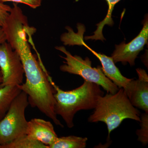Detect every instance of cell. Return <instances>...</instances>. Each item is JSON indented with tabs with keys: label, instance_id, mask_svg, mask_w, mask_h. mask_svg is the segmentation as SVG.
Returning <instances> with one entry per match:
<instances>
[{
	"label": "cell",
	"instance_id": "cell-1",
	"mask_svg": "<svg viewBox=\"0 0 148 148\" xmlns=\"http://www.w3.org/2000/svg\"><path fill=\"white\" fill-rule=\"evenodd\" d=\"M30 28L27 16L19 10L12 12L2 27L7 42L18 53L23 65L26 82L18 87L28 95L29 105L63 127L55 113V91L49 75L32 53L28 43L27 35Z\"/></svg>",
	"mask_w": 148,
	"mask_h": 148
},
{
	"label": "cell",
	"instance_id": "cell-2",
	"mask_svg": "<svg viewBox=\"0 0 148 148\" xmlns=\"http://www.w3.org/2000/svg\"><path fill=\"white\" fill-rule=\"evenodd\" d=\"M49 79L55 91L56 114L61 116L69 128L74 127V116L78 112L94 109L99 98L104 95L101 86L94 83L84 80L75 89L64 91L56 84L49 75Z\"/></svg>",
	"mask_w": 148,
	"mask_h": 148
},
{
	"label": "cell",
	"instance_id": "cell-3",
	"mask_svg": "<svg viewBox=\"0 0 148 148\" xmlns=\"http://www.w3.org/2000/svg\"><path fill=\"white\" fill-rule=\"evenodd\" d=\"M92 114L88 119L90 123L103 122L107 125L108 138L125 119L140 122V112L130 103L124 89L120 88L116 93H108L99 98Z\"/></svg>",
	"mask_w": 148,
	"mask_h": 148
},
{
	"label": "cell",
	"instance_id": "cell-4",
	"mask_svg": "<svg viewBox=\"0 0 148 148\" xmlns=\"http://www.w3.org/2000/svg\"><path fill=\"white\" fill-rule=\"evenodd\" d=\"M55 48L66 55L65 57L60 56L65 60L63 62L64 64L60 67L61 71L79 75L84 80L98 84L108 93L114 94L119 89L105 75L101 66L92 67V62L88 57L83 59L78 56H73L64 47H56Z\"/></svg>",
	"mask_w": 148,
	"mask_h": 148
},
{
	"label": "cell",
	"instance_id": "cell-5",
	"mask_svg": "<svg viewBox=\"0 0 148 148\" xmlns=\"http://www.w3.org/2000/svg\"><path fill=\"white\" fill-rule=\"evenodd\" d=\"M29 105L28 95L22 91L12 101L7 112L0 121L1 147L27 134L28 121L25 111Z\"/></svg>",
	"mask_w": 148,
	"mask_h": 148
},
{
	"label": "cell",
	"instance_id": "cell-6",
	"mask_svg": "<svg viewBox=\"0 0 148 148\" xmlns=\"http://www.w3.org/2000/svg\"><path fill=\"white\" fill-rule=\"evenodd\" d=\"M0 71L2 87L23 83L24 71L20 57L7 42L0 45Z\"/></svg>",
	"mask_w": 148,
	"mask_h": 148
},
{
	"label": "cell",
	"instance_id": "cell-7",
	"mask_svg": "<svg viewBox=\"0 0 148 148\" xmlns=\"http://www.w3.org/2000/svg\"><path fill=\"white\" fill-rule=\"evenodd\" d=\"M143 25L140 34L131 42L126 44L124 41L119 45H115V49L111 56L115 64L121 62L123 65L128 63L131 66L135 65V60L138 54L148 43L147 15H146L143 20Z\"/></svg>",
	"mask_w": 148,
	"mask_h": 148
},
{
	"label": "cell",
	"instance_id": "cell-8",
	"mask_svg": "<svg viewBox=\"0 0 148 148\" xmlns=\"http://www.w3.org/2000/svg\"><path fill=\"white\" fill-rule=\"evenodd\" d=\"M138 79H132L126 94L132 105L148 113V76L144 69H136Z\"/></svg>",
	"mask_w": 148,
	"mask_h": 148
},
{
	"label": "cell",
	"instance_id": "cell-9",
	"mask_svg": "<svg viewBox=\"0 0 148 148\" xmlns=\"http://www.w3.org/2000/svg\"><path fill=\"white\" fill-rule=\"evenodd\" d=\"M78 45L84 46L95 56L101 62L102 71L105 75L119 88H123L125 92H127L132 79L127 78L122 75L119 69L116 66L112 57L97 53L92 50L84 42V38L80 40Z\"/></svg>",
	"mask_w": 148,
	"mask_h": 148
},
{
	"label": "cell",
	"instance_id": "cell-10",
	"mask_svg": "<svg viewBox=\"0 0 148 148\" xmlns=\"http://www.w3.org/2000/svg\"><path fill=\"white\" fill-rule=\"evenodd\" d=\"M27 135L41 142L48 148L58 137L51 123L41 119H33L28 121Z\"/></svg>",
	"mask_w": 148,
	"mask_h": 148
},
{
	"label": "cell",
	"instance_id": "cell-11",
	"mask_svg": "<svg viewBox=\"0 0 148 148\" xmlns=\"http://www.w3.org/2000/svg\"><path fill=\"white\" fill-rule=\"evenodd\" d=\"M21 91L17 86H6L0 88V121L7 112L14 99Z\"/></svg>",
	"mask_w": 148,
	"mask_h": 148
},
{
	"label": "cell",
	"instance_id": "cell-12",
	"mask_svg": "<svg viewBox=\"0 0 148 148\" xmlns=\"http://www.w3.org/2000/svg\"><path fill=\"white\" fill-rule=\"evenodd\" d=\"M108 6V10L107 15L105 18L100 23L96 24L97 29L94 32V34L91 36L85 37V40H101L103 41L105 40L103 34V28L106 25H108L112 27L114 25V21L112 18V13L115 5L121 0H106Z\"/></svg>",
	"mask_w": 148,
	"mask_h": 148
},
{
	"label": "cell",
	"instance_id": "cell-13",
	"mask_svg": "<svg viewBox=\"0 0 148 148\" xmlns=\"http://www.w3.org/2000/svg\"><path fill=\"white\" fill-rule=\"evenodd\" d=\"M87 140V138L73 135L58 137L49 148H85Z\"/></svg>",
	"mask_w": 148,
	"mask_h": 148
},
{
	"label": "cell",
	"instance_id": "cell-14",
	"mask_svg": "<svg viewBox=\"0 0 148 148\" xmlns=\"http://www.w3.org/2000/svg\"><path fill=\"white\" fill-rule=\"evenodd\" d=\"M1 148H48V147L26 134L8 144L2 146Z\"/></svg>",
	"mask_w": 148,
	"mask_h": 148
},
{
	"label": "cell",
	"instance_id": "cell-15",
	"mask_svg": "<svg viewBox=\"0 0 148 148\" xmlns=\"http://www.w3.org/2000/svg\"><path fill=\"white\" fill-rule=\"evenodd\" d=\"M141 128L137 130L136 134L138 136V140L146 146L148 143V113L145 112L140 117Z\"/></svg>",
	"mask_w": 148,
	"mask_h": 148
},
{
	"label": "cell",
	"instance_id": "cell-16",
	"mask_svg": "<svg viewBox=\"0 0 148 148\" xmlns=\"http://www.w3.org/2000/svg\"><path fill=\"white\" fill-rule=\"evenodd\" d=\"M11 10L10 6L4 3H0V28H2Z\"/></svg>",
	"mask_w": 148,
	"mask_h": 148
},
{
	"label": "cell",
	"instance_id": "cell-17",
	"mask_svg": "<svg viewBox=\"0 0 148 148\" xmlns=\"http://www.w3.org/2000/svg\"><path fill=\"white\" fill-rule=\"evenodd\" d=\"M6 2L24 4L31 8L36 9L41 5L42 0H0V3H4Z\"/></svg>",
	"mask_w": 148,
	"mask_h": 148
},
{
	"label": "cell",
	"instance_id": "cell-18",
	"mask_svg": "<svg viewBox=\"0 0 148 148\" xmlns=\"http://www.w3.org/2000/svg\"><path fill=\"white\" fill-rule=\"evenodd\" d=\"M6 38L2 28H0V45L6 42Z\"/></svg>",
	"mask_w": 148,
	"mask_h": 148
},
{
	"label": "cell",
	"instance_id": "cell-19",
	"mask_svg": "<svg viewBox=\"0 0 148 148\" xmlns=\"http://www.w3.org/2000/svg\"><path fill=\"white\" fill-rule=\"evenodd\" d=\"M2 77L1 73V71H0V88L2 87Z\"/></svg>",
	"mask_w": 148,
	"mask_h": 148
},
{
	"label": "cell",
	"instance_id": "cell-20",
	"mask_svg": "<svg viewBox=\"0 0 148 148\" xmlns=\"http://www.w3.org/2000/svg\"><path fill=\"white\" fill-rule=\"evenodd\" d=\"M0 148H1V145L0 144Z\"/></svg>",
	"mask_w": 148,
	"mask_h": 148
}]
</instances>
